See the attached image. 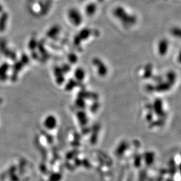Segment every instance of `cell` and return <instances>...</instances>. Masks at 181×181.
<instances>
[{"label":"cell","mask_w":181,"mask_h":181,"mask_svg":"<svg viewBox=\"0 0 181 181\" xmlns=\"http://www.w3.org/2000/svg\"><path fill=\"white\" fill-rule=\"evenodd\" d=\"M113 15L124 25L130 27L136 24L137 18L135 15L128 13L121 6L116 7L113 11Z\"/></svg>","instance_id":"1"},{"label":"cell","mask_w":181,"mask_h":181,"mask_svg":"<svg viewBox=\"0 0 181 181\" xmlns=\"http://www.w3.org/2000/svg\"><path fill=\"white\" fill-rule=\"evenodd\" d=\"M67 17L70 22L76 27L80 26L83 22L82 15L76 8H71L68 10Z\"/></svg>","instance_id":"2"},{"label":"cell","mask_w":181,"mask_h":181,"mask_svg":"<svg viewBox=\"0 0 181 181\" xmlns=\"http://www.w3.org/2000/svg\"><path fill=\"white\" fill-rule=\"evenodd\" d=\"M92 31L89 28H84L82 29L75 37V40L77 43H80L81 41L84 40L87 38H89L90 35L92 34Z\"/></svg>","instance_id":"3"},{"label":"cell","mask_w":181,"mask_h":181,"mask_svg":"<svg viewBox=\"0 0 181 181\" xmlns=\"http://www.w3.org/2000/svg\"><path fill=\"white\" fill-rule=\"evenodd\" d=\"M97 10V6L94 3H90L86 5L85 7V13L89 17L94 15Z\"/></svg>","instance_id":"4"},{"label":"cell","mask_w":181,"mask_h":181,"mask_svg":"<svg viewBox=\"0 0 181 181\" xmlns=\"http://www.w3.org/2000/svg\"><path fill=\"white\" fill-rule=\"evenodd\" d=\"M8 19V14L6 12H3L0 16V32H3L5 30Z\"/></svg>","instance_id":"5"},{"label":"cell","mask_w":181,"mask_h":181,"mask_svg":"<svg viewBox=\"0 0 181 181\" xmlns=\"http://www.w3.org/2000/svg\"><path fill=\"white\" fill-rule=\"evenodd\" d=\"M55 119L56 118L52 116L48 117L44 122L45 126L48 128V129H53L54 126L55 127L56 125V121Z\"/></svg>","instance_id":"6"},{"label":"cell","mask_w":181,"mask_h":181,"mask_svg":"<svg viewBox=\"0 0 181 181\" xmlns=\"http://www.w3.org/2000/svg\"><path fill=\"white\" fill-rule=\"evenodd\" d=\"M60 27L58 25H55L53 26L47 32V35L49 37H53L59 32L60 31Z\"/></svg>","instance_id":"7"},{"label":"cell","mask_w":181,"mask_h":181,"mask_svg":"<svg viewBox=\"0 0 181 181\" xmlns=\"http://www.w3.org/2000/svg\"><path fill=\"white\" fill-rule=\"evenodd\" d=\"M52 1V0H46L45 4H42L41 6V12L43 15L46 14L51 8Z\"/></svg>","instance_id":"8"},{"label":"cell","mask_w":181,"mask_h":181,"mask_svg":"<svg viewBox=\"0 0 181 181\" xmlns=\"http://www.w3.org/2000/svg\"><path fill=\"white\" fill-rule=\"evenodd\" d=\"M168 46V41L165 39L161 40L159 43V48L161 52H164L166 50Z\"/></svg>","instance_id":"9"},{"label":"cell","mask_w":181,"mask_h":181,"mask_svg":"<svg viewBox=\"0 0 181 181\" xmlns=\"http://www.w3.org/2000/svg\"><path fill=\"white\" fill-rule=\"evenodd\" d=\"M172 34H173V35H174L175 36H180V29L179 28H178V27H175V28H173L172 29Z\"/></svg>","instance_id":"10"},{"label":"cell","mask_w":181,"mask_h":181,"mask_svg":"<svg viewBox=\"0 0 181 181\" xmlns=\"http://www.w3.org/2000/svg\"><path fill=\"white\" fill-rule=\"evenodd\" d=\"M3 6L0 4V13H3Z\"/></svg>","instance_id":"11"},{"label":"cell","mask_w":181,"mask_h":181,"mask_svg":"<svg viewBox=\"0 0 181 181\" xmlns=\"http://www.w3.org/2000/svg\"><path fill=\"white\" fill-rule=\"evenodd\" d=\"M98 2L100 3H103L104 0H97Z\"/></svg>","instance_id":"12"},{"label":"cell","mask_w":181,"mask_h":181,"mask_svg":"<svg viewBox=\"0 0 181 181\" xmlns=\"http://www.w3.org/2000/svg\"><path fill=\"white\" fill-rule=\"evenodd\" d=\"M80 1H85V0H80Z\"/></svg>","instance_id":"13"}]
</instances>
